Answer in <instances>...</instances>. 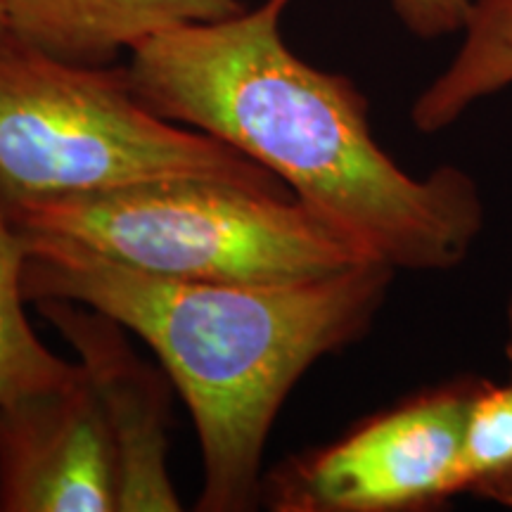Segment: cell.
<instances>
[{"instance_id": "obj_1", "label": "cell", "mask_w": 512, "mask_h": 512, "mask_svg": "<svg viewBox=\"0 0 512 512\" xmlns=\"http://www.w3.org/2000/svg\"><path fill=\"white\" fill-rule=\"evenodd\" d=\"M290 3L264 0L140 43L126 64L140 100L264 166L363 259L415 273L460 266L484 230L477 181L451 164L403 171L373 136L361 88L287 46Z\"/></svg>"}, {"instance_id": "obj_2", "label": "cell", "mask_w": 512, "mask_h": 512, "mask_svg": "<svg viewBox=\"0 0 512 512\" xmlns=\"http://www.w3.org/2000/svg\"><path fill=\"white\" fill-rule=\"evenodd\" d=\"M19 240L31 304H88L155 351L200 441V512L259 508L266 444L287 396L320 358L368 335L396 275L380 261H358L297 283H190L69 242Z\"/></svg>"}, {"instance_id": "obj_3", "label": "cell", "mask_w": 512, "mask_h": 512, "mask_svg": "<svg viewBox=\"0 0 512 512\" xmlns=\"http://www.w3.org/2000/svg\"><path fill=\"white\" fill-rule=\"evenodd\" d=\"M3 204L22 238L69 242L157 278L280 285L370 261L294 195L214 178Z\"/></svg>"}, {"instance_id": "obj_4", "label": "cell", "mask_w": 512, "mask_h": 512, "mask_svg": "<svg viewBox=\"0 0 512 512\" xmlns=\"http://www.w3.org/2000/svg\"><path fill=\"white\" fill-rule=\"evenodd\" d=\"M164 178H214L292 195L235 147L152 112L126 67L74 64L10 31L0 36L3 202Z\"/></svg>"}, {"instance_id": "obj_5", "label": "cell", "mask_w": 512, "mask_h": 512, "mask_svg": "<svg viewBox=\"0 0 512 512\" xmlns=\"http://www.w3.org/2000/svg\"><path fill=\"white\" fill-rule=\"evenodd\" d=\"M479 377L420 389L328 444L264 472L273 512H432L463 494V441Z\"/></svg>"}, {"instance_id": "obj_6", "label": "cell", "mask_w": 512, "mask_h": 512, "mask_svg": "<svg viewBox=\"0 0 512 512\" xmlns=\"http://www.w3.org/2000/svg\"><path fill=\"white\" fill-rule=\"evenodd\" d=\"M36 311L74 349L105 415L117 460V512H178L171 477L174 382L128 342L110 313L72 299H38Z\"/></svg>"}, {"instance_id": "obj_7", "label": "cell", "mask_w": 512, "mask_h": 512, "mask_svg": "<svg viewBox=\"0 0 512 512\" xmlns=\"http://www.w3.org/2000/svg\"><path fill=\"white\" fill-rule=\"evenodd\" d=\"M0 512H117V460L83 368L0 406Z\"/></svg>"}, {"instance_id": "obj_8", "label": "cell", "mask_w": 512, "mask_h": 512, "mask_svg": "<svg viewBox=\"0 0 512 512\" xmlns=\"http://www.w3.org/2000/svg\"><path fill=\"white\" fill-rule=\"evenodd\" d=\"M8 31L43 53L105 67L140 43L185 24L245 10L242 0H0Z\"/></svg>"}, {"instance_id": "obj_9", "label": "cell", "mask_w": 512, "mask_h": 512, "mask_svg": "<svg viewBox=\"0 0 512 512\" xmlns=\"http://www.w3.org/2000/svg\"><path fill=\"white\" fill-rule=\"evenodd\" d=\"M460 34L453 60L413 102L420 133L444 131L479 100L512 86V0H475Z\"/></svg>"}, {"instance_id": "obj_10", "label": "cell", "mask_w": 512, "mask_h": 512, "mask_svg": "<svg viewBox=\"0 0 512 512\" xmlns=\"http://www.w3.org/2000/svg\"><path fill=\"white\" fill-rule=\"evenodd\" d=\"M24 245L0 197V406L74 380L79 361L50 351L27 318Z\"/></svg>"}, {"instance_id": "obj_11", "label": "cell", "mask_w": 512, "mask_h": 512, "mask_svg": "<svg viewBox=\"0 0 512 512\" xmlns=\"http://www.w3.org/2000/svg\"><path fill=\"white\" fill-rule=\"evenodd\" d=\"M463 494L512 510V370L477 380L463 441Z\"/></svg>"}, {"instance_id": "obj_12", "label": "cell", "mask_w": 512, "mask_h": 512, "mask_svg": "<svg viewBox=\"0 0 512 512\" xmlns=\"http://www.w3.org/2000/svg\"><path fill=\"white\" fill-rule=\"evenodd\" d=\"M475 0H392L394 15L413 36L432 38L460 34Z\"/></svg>"}, {"instance_id": "obj_13", "label": "cell", "mask_w": 512, "mask_h": 512, "mask_svg": "<svg viewBox=\"0 0 512 512\" xmlns=\"http://www.w3.org/2000/svg\"><path fill=\"white\" fill-rule=\"evenodd\" d=\"M503 354L505 361L512 370V292L508 297V304H505V342H503Z\"/></svg>"}, {"instance_id": "obj_14", "label": "cell", "mask_w": 512, "mask_h": 512, "mask_svg": "<svg viewBox=\"0 0 512 512\" xmlns=\"http://www.w3.org/2000/svg\"><path fill=\"white\" fill-rule=\"evenodd\" d=\"M8 34V19H5V10H3V3H0V36Z\"/></svg>"}]
</instances>
